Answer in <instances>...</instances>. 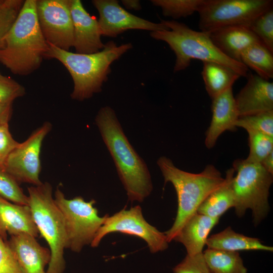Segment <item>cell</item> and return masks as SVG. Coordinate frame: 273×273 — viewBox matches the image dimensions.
<instances>
[{
  "label": "cell",
  "mask_w": 273,
  "mask_h": 273,
  "mask_svg": "<svg viewBox=\"0 0 273 273\" xmlns=\"http://www.w3.org/2000/svg\"><path fill=\"white\" fill-rule=\"evenodd\" d=\"M203 0H152L155 6L160 8L164 16L174 19L185 18L197 12Z\"/></svg>",
  "instance_id": "484cf974"
},
{
  "label": "cell",
  "mask_w": 273,
  "mask_h": 273,
  "mask_svg": "<svg viewBox=\"0 0 273 273\" xmlns=\"http://www.w3.org/2000/svg\"><path fill=\"white\" fill-rule=\"evenodd\" d=\"M208 248L230 251L261 250L273 251V247L263 244L258 238L235 232L231 226L208 238Z\"/></svg>",
  "instance_id": "44dd1931"
},
{
  "label": "cell",
  "mask_w": 273,
  "mask_h": 273,
  "mask_svg": "<svg viewBox=\"0 0 273 273\" xmlns=\"http://www.w3.org/2000/svg\"><path fill=\"white\" fill-rule=\"evenodd\" d=\"M209 33L212 41L222 53L239 62H241V54L245 49L260 42L250 29L245 26H226Z\"/></svg>",
  "instance_id": "d6986e66"
},
{
  "label": "cell",
  "mask_w": 273,
  "mask_h": 273,
  "mask_svg": "<svg viewBox=\"0 0 273 273\" xmlns=\"http://www.w3.org/2000/svg\"><path fill=\"white\" fill-rule=\"evenodd\" d=\"M0 197L12 203L28 205V197L19 184L3 167H0Z\"/></svg>",
  "instance_id": "f546056e"
},
{
  "label": "cell",
  "mask_w": 273,
  "mask_h": 273,
  "mask_svg": "<svg viewBox=\"0 0 273 273\" xmlns=\"http://www.w3.org/2000/svg\"><path fill=\"white\" fill-rule=\"evenodd\" d=\"M218 221V218L196 212L186 221L173 240L185 246L187 255L192 256L202 253L209 233Z\"/></svg>",
  "instance_id": "ffe728a7"
},
{
  "label": "cell",
  "mask_w": 273,
  "mask_h": 273,
  "mask_svg": "<svg viewBox=\"0 0 273 273\" xmlns=\"http://www.w3.org/2000/svg\"><path fill=\"white\" fill-rule=\"evenodd\" d=\"M173 273H212L204 259L203 253L195 255H187L173 268Z\"/></svg>",
  "instance_id": "d6a6232c"
},
{
  "label": "cell",
  "mask_w": 273,
  "mask_h": 273,
  "mask_svg": "<svg viewBox=\"0 0 273 273\" xmlns=\"http://www.w3.org/2000/svg\"><path fill=\"white\" fill-rule=\"evenodd\" d=\"M246 83L235 97L239 116L273 111V83L256 74H248Z\"/></svg>",
  "instance_id": "5bb4252c"
},
{
  "label": "cell",
  "mask_w": 273,
  "mask_h": 273,
  "mask_svg": "<svg viewBox=\"0 0 273 273\" xmlns=\"http://www.w3.org/2000/svg\"><path fill=\"white\" fill-rule=\"evenodd\" d=\"M48 44L45 58L58 60L68 70L74 83L70 96L72 99L80 101L101 91L103 83L107 80L111 71V64L132 47L130 43L117 46L113 41H110L100 51L85 54Z\"/></svg>",
  "instance_id": "3957f363"
},
{
  "label": "cell",
  "mask_w": 273,
  "mask_h": 273,
  "mask_svg": "<svg viewBox=\"0 0 273 273\" xmlns=\"http://www.w3.org/2000/svg\"><path fill=\"white\" fill-rule=\"evenodd\" d=\"M51 129V123L45 122L8 156L4 168L19 184L38 186L42 183L39 179L40 153L42 142Z\"/></svg>",
  "instance_id": "8fae6325"
},
{
  "label": "cell",
  "mask_w": 273,
  "mask_h": 273,
  "mask_svg": "<svg viewBox=\"0 0 273 273\" xmlns=\"http://www.w3.org/2000/svg\"><path fill=\"white\" fill-rule=\"evenodd\" d=\"M39 234L28 205L12 203L0 197V237L7 241L8 235Z\"/></svg>",
  "instance_id": "ac0fdd59"
},
{
  "label": "cell",
  "mask_w": 273,
  "mask_h": 273,
  "mask_svg": "<svg viewBox=\"0 0 273 273\" xmlns=\"http://www.w3.org/2000/svg\"><path fill=\"white\" fill-rule=\"evenodd\" d=\"M212 118L205 135V145L212 148L225 131H235L239 117L232 87L212 99Z\"/></svg>",
  "instance_id": "2e32d148"
},
{
  "label": "cell",
  "mask_w": 273,
  "mask_h": 273,
  "mask_svg": "<svg viewBox=\"0 0 273 273\" xmlns=\"http://www.w3.org/2000/svg\"><path fill=\"white\" fill-rule=\"evenodd\" d=\"M121 2L123 6L127 9L140 10L141 9V4L138 0H123Z\"/></svg>",
  "instance_id": "74e56055"
},
{
  "label": "cell",
  "mask_w": 273,
  "mask_h": 273,
  "mask_svg": "<svg viewBox=\"0 0 273 273\" xmlns=\"http://www.w3.org/2000/svg\"><path fill=\"white\" fill-rule=\"evenodd\" d=\"M4 124V123H3ZM2 124H0V125Z\"/></svg>",
  "instance_id": "f35d334b"
},
{
  "label": "cell",
  "mask_w": 273,
  "mask_h": 273,
  "mask_svg": "<svg viewBox=\"0 0 273 273\" xmlns=\"http://www.w3.org/2000/svg\"><path fill=\"white\" fill-rule=\"evenodd\" d=\"M72 0H36L38 24L48 43L69 51L73 47Z\"/></svg>",
  "instance_id": "7c38bea8"
},
{
  "label": "cell",
  "mask_w": 273,
  "mask_h": 273,
  "mask_svg": "<svg viewBox=\"0 0 273 273\" xmlns=\"http://www.w3.org/2000/svg\"><path fill=\"white\" fill-rule=\"evenodd\" d=\"M0 273H25L7 241L1 237Z\"/></svg>",
  "instance_id": "836d02e7"
},
{
  "label": "cell",
  "mask_w": 273,
  "mask_h": 273,
  "mask_svg": "<svg viewBox=\"0 0 273 273\" xmlns=\"http://www.w3.org/2000/svg\"><path fill=\"white\" fill-rule=\"evenodd\" d=\"M205 89L211 99L232 87L241 76L231 68L214 62H203L201 72Z\"/></svg>",
  "instance_id": "603a6c76"
},
{
  "label": "cell",
  "mask_w": 273,
  "mask_h": 273,
  "mask_svg": "<svg viewBox=\"0 0 273 273\" xmlns=\"http://www.w3.org/2000/svg\"><path fill=\"white\" fill-rule=\"evenodd\" d=\"M241 62L266 80L273 78V53L261 42L255 43L242 53Z\"/></svg>",
  "instance_id": "d4e9b609"
},
{
  "label": "cell",
  "mask_w": 273,
  "mask_h": 273,
  "mask_svg": "<svg viewBox=\"0 0 273 273\" xmlns=\"http://www.w3.org/2000/svg\"><path fill=\"white\" fill-rule=\"evenodd\" d=\"M24 2L22 0H0V49L3 48L5 38Z\"/></svg>",
  "instance_id": "4dcf8cb0"
},
{
  "label": "cell",
  "mask_w": 273,
  "mask_h": 273,
  "mask_svg": "<svg viewBox=\"0 0 273 273\" xmlns=\"http://www.w3.org/2000/svg\"><path fill=\"white\" fill-rule=\"evenodd\" d=\"M54 200L64 220L66 249L80 252L84 246L90 245L107 214L103 217L99 215L94 206L95 200L86 201L81 196L68 199L58 188Z\"/></svg>",
  "instance_id": "ba28073f"
},
{
  "label": "cell",
  "mask_w": 273,
  "mask_h": 273,
  "mask_svg": "<svg viewBox=\"0 0 273 273\" xmlns=\"http://www.w3.org/2000/svg\"><path fill=\"white\" fill-rule=\"evenodd\" d=\"M260 164L265 170L273 174V151L267 155Z\"/></svg>",
  "instance_id": "8d00e7d4"
},
{
  "label": "cell",
  "mask_w": 273,
  "mask_h": 273,
  "mask_svg": "<svg viewBox=\"0 0 273 273\" xmlns=\"http://www.w3.org/2000/svg\"><path fill=\"white\" fill-rule=\"evenodd\" d=\"M234 174L233 168L226 171L223 183L201 203L197 210V213L219 219L229 209L234 207L232 181Z\"/></svg>",
  "instance_id": "7402d4cb"
},
{
  "label": "cell",
  "mask_w": 273,
  "mask_h": 273,
  "mask_svg": "<svg viewBox=\"0 0 273 273\" xmlns=\"http://www.w3.org/2000/svg\"><path fill=\"white\" fill-rule=\"evenodd\" d=\"M164 179L170 183L177 198L176 215L171 227L164 232L168 243L178 232L186 221L195 213L205 199L220 186L224 178L212 164L207 165L199 173H193L176 167L171 159L161 156L157 161Z\"/></svg>",
  "instance_id": "277c9868"
},
{
  "label": "cell",
  "mask_w": 273,
  "mask_h": 273,
  "mask_svg": "<svg viewBox=\"0 0 273 273\" xmlns=\"http://www.w3.org/2000/svg\"><path fill=\"white\" fill-rule=\"evenodd\" d=\"M169 30L153 31L151 37L166 42L174 53V72L187 68L192 60L221 64L233 69L241 77H246L249 69L243 63L222 53L214 44L207 32L196 31L175 20H162Z\"/></svg>",
  "instance_id": "5b68a950"
},
{
  "label": "cell",
  "mask_w": 273,
  "mask_h": 273,
  "mask_svg": "<svg viewBox=\"0 0 273 273\" xmlns=\"http://www.w3.org/2000/svg\"><path fill=\"white\" fill-rule=\"evenodd\" d=\"M11 135L8 123L0 125V167L4 168L10 153L19 145Z\"/></svg>",
  "instance_id": "e575fe53"
},
{
  "label": "cell",
  "mask_w": 273,
  "mask_h": 273,
  "mask_svg": "<svg viewBox=\"0 0 273 273\" xmlns=\"http://www.w3.org/2000/svg\"><path fill=\"white\" fill-rule=\"evenodd\" d=\"M203 255L212 273H247L238 252L208 248Z\"/></svg>",
  "instance_id": "cb8c5ba5"
},
{
  "label": "cell",
  "mask_w": 273,
  "mask_h": 273,
  "mask_svg": "<svg viewBox=\"0 0 273 273\" xmlns=\"http://www.w3.org/2000/svg\"><path fill=\"white\" fill-rule=\"evenodd\" d=\"M232 168L236 172L232 181L235 212L242 217L251 209L254 224L257 226L269 211L268 196L273 174L260 163L246 159L234 160Z\"/></svg>",
  "instance_id": "52a82bcc"
},
{
  "label": "cell",
  "mask_w": 273,
  "mask_h": 273,
  "mask_svg": "<svg viewBox=\"0 0 273 273\" xmlns=\"http://www.w3.org/2000/svg\"><path fill=\"white\" fill-rule=\"evenodd\" d=\"M119 232L138 237L146 242L150 251L155 253L165 250L168 242L164 233L149 223L144 217L139 205L123 209L106 219L90 244L97 247L103 238L111 233Z\"/></svg>",
  "instance_id": "30bf717a"
},
{
  "label": "cell",
  "mask_w": 273,
  "mask_h": 273,
  "mask_svg": "<svg viewBox=\"0 0 273 273\" xmlns=\"http://www.w3.org/2000/svg\"><path fill=\"white\" fill-rule=\"evenodd\" d=\"M28 206L39 234L49 246L51 260L47 273H63L66 262V232L62 214L53 197L51 185L45 182L28 188Z\"/></svg>",
  "instance_id": "8992f818"
},
{
  "label": "cell",
  "mask_w": 273,
  "mask_h": 273,
  "mask_svg": "<svg viewBox=\"0 0 273 273\" xmlns=\"http://www.w3.org/2000/svg\"><path fill=\"white\" fill-rule=\"evenodd\" d=\"M272 0H203L197 13L199 28L209 32L235 25L248 27L259 15L272 9Z\"/></svg>",
  "instance_id": "9c48e42d"
},
{
  "label": "cell",
  "mask_w": 273,
  "mask_h": 273,
  "mask_svg": "<svg viewBox=\"0 0 273 273\" xmlns=\"http://www.w3.org/2000/svg\"><path fill=\"white\" fill-rule=\"evenodd\" d=\"M71 14L76 53L89 54L102 50L105 44L101 40L98 21L86 11L81 1L72 0Z\"/></svg>",
  "instance_id": "9a60e30c"
},
{
  "label": "cell",
  "mask_w": 273,
  "mask_h": 273,
  "mask_svg": "<svg viewBox=\"0 0 273 273\" xmlns=\"http://www.w3.org/2000/svg\"><path fill=\"white\" fill-rule=\"evenodd\" d=\"M249 28L260 41L273 53V9H271L257 17Z\"/></svg>",
  "instance_id": "f1b7e54d"
},
{
  "label": "cell",
  "mask_w": 273,
  "mask_h": 273,
  "mask_svg": "<svg viewBox=\"0 0 273 273\" xmlns=\"http://www.w3.org/2000/svg\"><path fill=\"white\" fill-rule=\"evenodd\" d=\"M7 242L25 273H47L45 267L50 261L51 252L35 237L22 233L11 236Z\"/></svg>",
  "instance_id": "e0dca14e"
},
{
  "label": "cell",
  "mask_w": 273,
  "mask_h": 273,
  "mask_svg": "<svg viewBox=\"0 0 273 273\" xmlns=\"http://www.w3.org/2000/svg\"><path fill=\"white\" fill-rule=\"evenodd\" d=\"M95 121L114 161L128 200L142 202L153 190L146 164L130 144L111 107L101 108Z\"/></svg>",
  "instance_id": "6da1fadb"
},
{
  "label": "cell",
  "mask_w": 273,
  "mask_h": 273,
  "mask_svg": "<svg viewBox=\"0 0 273 273\" xmlns=\"http://www.w3.org/2000/svg\"><path fill=\"white\" fill-rule=\"evenodd\" d=\"M25 94L22 85L12 78L0 74V104H12L14 100Z\"/></svg>",
  "instance_id": "1f68e13d"
},
{
  "label": "cell",
  "mask_w": 273,
  "mask_h": 273,
  "mask_svg": "<svg viewBox=\"0 0 273 273\" xmlns=\"http://www.w3.org/2000/svg\"><path fill=\"white\" fill-rule=\"evenodd\" d=\"M249 153L246 160L259 163L273 151V137L256 132H248Z\"/></svg>",
  "instance_id": "83f0119b"
},
{
  "label": "cell",
  "mask_w": 273,
  "mask_h": 273,
  "mask_svg": "<svg viewBox=\"0 0 273 273\" xmlns=\"http://www.w3.org/2000/svg\"><path fill=\"white\" fill-rule=\"evenodd\" d=\"M36 0H26L0 49V62L13 73L27 75L37 69L49 44L39 27Z\"/></svg>",
  "instance_id": "7a4b0ae2"
},
{
  "label": "cell",
  "mask_w": 273,
  "mask_h": 273,
  "mask_svg": "<svg viewBox=\"0 0 273 273\" xmlns=\"http://www.w3.org/2000/svg\"><path fill=\"white\" fill-rule=\"evenodd\" d=\"M99 14L98 20L102 36L116 37L129 29H141L151 32L169 30L161 21L154 23L136 16L126 11L116 0L92 1Z\"/></svg>",
  "instance_id": "4fadbf2b"
},
{
  "label": "cell",
  "mask_w": 273,
  "mask_h": 273,
  "mask_svg": "<svg viewBox=\"0 0 273 273\" xmlns=\"http://www.w3.org/2000/svg\"><path fill=\"white\" fill-rule=\"evenodd\" d=\"M12 114V104H0V124L8 123Z\"/></svg>",
  "instance_id": "d590c367"
},
{
  "label": "cell",
  "mask_w": 273,
  "mask_h": 273,
  "mask_svg": "<svg viewBox=\"0 0 273 273\" xmlns=\"http://www.w3.org/2000/svg\"><path fill=\"white\" fill-rule=\"evenodd\" d=\"M237 127L273 137V111L239 117Z\"/></svg>",
  "instance_id": "4316f807"
}]
</instances>
